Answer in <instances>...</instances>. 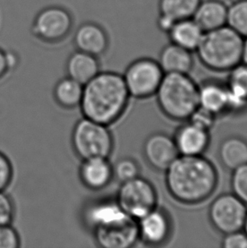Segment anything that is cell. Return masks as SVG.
<instances>
[{
  "label": "cell",
  "instance_id": "10",
  "mask_svg": "<svg viewBox=\"0 0 247 248\" xmlns=\"http://www.w3.org/2000/svg\"><path fill=\"white\" fill-rule=\"evenodd\" d=\"M94 240L103 248H130L139 241L137 219L127 215L117 221L93 230Z\"/></svg>",
  "mask_w": 247,
  "mask_h": 248
},
{
  "label": "cell",
  "instance_id": "8",
  "mask_svg": "<svg viewBox=\"0 0 247 248\" xmlns=\"http://www.w3.org/2000/svg\"><path fill=\"white\" fill-rule=\"evenodd\" d=\"M247 215V205L234 193H223L208 208L211 225L222 235L242 231Z\"/></svg>",
  "mask_w": 247,
  "mask_h": 248
},
{
  "label": "cell",
  "instance_id": "6",
  "mask_svg": "<svg viewBox=\"0 0 247 248\" xmlns=\"http://www.w3.org/2000/svg\"><path fill=\"white\" fill-rule=\"evenodd\" d=\"M115 200L127 215L137 220L157 207L156 188L140 176L121 183Z\"/></svg>",
  "mask_w": 247,
  "mask_h": 248
},
{
  "label": "cell",
  "instance_id": "29",
  "mask_svg": "<svg viewBox=\"0 0 247 248\" xmlns=\"http://www.w3.org/2000/svg\"><path fill=\"white\" fill-rule=\"evenodd\" d=\"M216 117V115L212 114L209 111L206 110L202 108L198 107L194 111L193 114L190 115L188 121L210 131L215 123Z\"/></svg>",
  "mask_w": 247,
  "mask_h": 248
},
{
  "label": "cell",
  "instance_id": "9",
  "mask_svg": "<svg viewBox=\"0 0 247 248\" xmlns=\"http://www.w3.org/2000/svg\"><path fill=\"white\" fill-rule=\"evenodd\" d=\"M73 19L70 12L62 7L49 6L37 14L31 31L38 39L56 43L63 40L72 29Z\"/></svg>",
  "mask_w": 247,
  "mask_h": 248
},
{
  "label": "cell",
  "instance_id": "23",
  "mask_svg": "<svg viewBox=\"0 0 247 248\" xmlns=\"http://www.w3.org/2000/svg\"><path fill=\"white\" fill-rule=\"evenodd\" d=\"M221 165L229 170H234L247 164V141L244 138L231 136L222 141L218 148Z\"/></svg>",
  "mask_w": 247,
  "mask_h": 248
},
{
  "label": "cell",
  "instance_id": "28",
  "mask_svg": "<svg viewBox=\"0 0 247 248\" xmlns=\"http://www.w3.org/2000/svg\"><path fill=\"white\" fill-rule=\"evenodd\" d=\"M231 186L232 193L247 205V164L232 170Z\"/></svg>",
  "mask_w": 247,
  "mask_h": 248
},
{
  "label": "cell",
  "instance_id": "2",
  "mask_svg": "<svg viewBox=\"0 0 247 248\" xmlns=\"http://www.w3.org/2000/svg\"><path fill=\"white\" fill-rule=\"evenodd\" d=\"M130 97L123 76L100 71L83 85L79 106L84 117L108 126L122 116Z\"/></svg>",
  "mask_w": 247,
  "mask_h": 248
},
{
  "label": "cell",
  "instance_id": "33",
  "mask_svg": "<svg viewBox=\"0 0 247 248\" xmlns=\"http://www.w3.org/2000/svg\"><path fill=\"white\" fill-rule=\"evenodd\" d=\"M13 177V167L10 159L0 152V191L6 189Z\"/></svg>",
  "mask_w": 247,
  "mask_h": 248
},
{
  "label": "cell",
  "instance_id": "27",
  "mask_svg": "<svg viewBox=\"0 0 247 248\" xmlns=\"http://www.w3.org/2000/svg\"><path fill=\"white\" fill-rule=\"evenodd\" d=\"M114 178L121 183L140 176V166L134 158H122L113 165Z\"/></svg>",
  "mask_w": 247,
  "mask_h": 248
},
{
  "label": "cell",
  "instance_id": "35",
  "mask_svg": "<svg viewBox=\"0 0 247 248\" xmlns=\"http://www.w3.org/2000/svg\"><path fill=\"white\" fill-rule=\"evenodd\" d=\"M8 71L7 68L6 59H5V52L0 48V78Z\"/></svg>",
  "mask_w": 247,
  "mask_h": 248
},
{
  "label": "cell",
  "instance_id": "17",
  "mask_svg": "<svg viewBox=\"0 0 247 248\" xmlns=\"http://www.w3.org/2000/svg\"><path fill=\"white\" fill-rule=\"evenodd\" d=\"M127 214L118 204L116 200H100L94 202L85 208L84 221L89 228L93 230L99 226L110 224L126 217Z\"/></svg>",
  "mask_w": 247,
  "mask_h": 248
},
{
  "label": "cell",
  "instance_id": "34",
  "mask_svg": "<svg viewBox=\"0 0 247 248\" xmlns=\"http://www.w3.org/2000/svg\"><path fill=\"white\" fill-rule=\"evenodd\" d=\"M5 59H6L8 71L16 67L17 64L19 63V59H18L17 54L14 53V52H11V51L5 52Z\"/></svg>",
  "mask_w": 247,
  "mask_h": 248
},
{
  "label": "cell",
  "instance_id": "14",
  "mask_svg": "<svg viewBox=\"0 0 247 248\" xmlns=\"http://www.w3.org/2000/svg\"><path fill=\"white\" fill-rule=\"evenodd\" d=\"M74 44L77 50L98 57L107 50L108 37L99 25L86 22L78 27L74 37Z\"/></svg>",
  "mask_w": 247,
  "mask_h": 248
},
{
  "label": "cell",
  "instance_id": "22",
  "mask_svg": "<svg viewBox=\"0 0 247 248\" xmlns=\"http://www.w3.org/2000/svg\"><path fill=\"white\" fill-rule=\"evenodd\" d=\"M68 77L85 85L100 72L97 57L77 50L70 55L66 63Z\"/></svg>",
  "mask_w": 247,
  "mask_h": 248
},
{
  "label": "cell",
  "instance_id": "20",
  "mask_svg": "<svg viewBox=\"0 0 247 248\" xmlns=\"http://www.w3.org/2000/svg\"><path fill=\"white\" fill-rule=\"evenodd\" d=\"M157 62L164 74H190L194 66L193 53L170 42L161 49Z\"/></svg>",
  "mask_w": 247,
  "mask_h": 248
},
{
  "label": "cell",
  "instance_id": "3",
  "mask_svg": "<svg viewBox=\"0 0 247 248\" xmlns=\"http://www.w3.org/2000/svg\"><path fill=\"white\" fill-rule=\"evenodd\" d=\"M243 37L228 26L204 32L196 50L205 67L216 72H229L242 62Z\"/></svg>",
  "mask_w": 247,
  "mask_h": 248
},
{
  "label": "cell",
  "instance_id": "12",
  "mask_svg": "<svg viewBox=\"0 0 247 248\" xmlns=\"http://www.w3.org/2000/svg\"><path fill=\"white\" fill-rule=\"evenodd\" d=\"M142 152L151 167L164 172L180 155L174 138L164 132H155L148 136L144 141Z\"/></svg>",
  "mask_w": 247,
  "mask_h": 248
},
{
  "label": "cell",
  "instance_id": "18",
  "mask_svg": "<svg viewBox=\"0 0 247 248\" xmlns=\"http://www.w3.org/2000/svg\"><path fill=\"white\" fill-rule=\"evenodd\" d=\"M198 104L216 116L228 112L229 97L225 84L214 80L202 82L198 87Z\"/></svg>",
  "mask_w": 247,
  "mask_h": 248
},
{
  "label": "cell",
  "instance_id": "11",
  "mask_svg": "<svg viewBox=\"0 0 247 248\" xmlns=\"http://www.w3.org/2000/svg\"><path fill=\"white\" fill-rule=\"evenodd\" d=\"M139 240L146 245L158 247L167 243L173 232L170 215L158 207L137 220Z\"/></svg>",
  "mask_w": 247,
  "mask_h": 248
},
{
  "label": "cell",
  "instance_id": "5",
  "mask_svg": "<svg viewBox=\"0 0 247 248\" xmlns=\"http://www.w3.org/2000/svg\"><path fill=\"white\" fill-rule=\"evenodd\" d=\"M71 141L76 154L82 160L108 158L114 148V139L108 125L85 117L75 125Z\"/></svg>",
  "mask_w": 247,
  "mask_h": 248
},
{
  "label": "cell",
  "instance_id": "37",
  "mask_svg": "<svg viewBox=\"0 0 247 248\" xmlns=\"http://www.w3.org/2000/svg\"><path fill=\"white\" fill-rule=\"evenodd\" d=\"M243 231L246 232V234L247 235V218H246V221H245L244 227H243Z\"/></svg>",
  "mask_w": 247,
  "mask_h": 248
},
{
  "label": "cell",
  "instance_id": "21",
  "mask_svg": "<svg viewBox=\"0 0 247 248\" xmlns=\"http://www.w3.org/2000/svg\"><path fill=\"white\" fill-rule=\"evenodd\" d=\"M166 35L172 44L194 53L202 39L204 31L193 18H188L177 20Z\"/></svg>",
  "mask_w": 247,
  "mask_h": 248
},
{
  "label": "cell",
  "instance_id": "15",
  "mask_svg": "<svg viewBox=\"0 0 247 248\" xmlns=\"http://www.w3.org/2000/svg\"><path fill=\"white\" fill-rule=\"evenodd\" d=\"M79 174L80 181L85 186L93 191L106 187L114 178L113 165L107 158H93L82 160Z\"/></svg>",
  "mask_w": 247,
  "mask_h": 248
},
{
  "label": "cell",
  "instance_id": "30",
  "mask_svg": "<svg viewBox=\"0 0 247 248\" xmlns=\"http://www.w3.org/2000/svg\"><path fill=\"white\" fill-rule=\"evenodd\" d=\"M20 245V236L10 224L0 225V248H18Z\"/></svg>",
  "mask_w": 247,
  "mask_h": 248
},
{
  "label": "cell",
  "instance_id": "4",
  "mask_svg": "<svg viewBox=\"0 0 247 248\" xmlns=\"http://www.w3.org/2000/svg\"><path fill=\"white\" fill-rule=\"evenodd\" d=\"M198 87L189 74H164L155 93L162 113L172 121H188L199 107Z\"/></svg>",
  "mask_w": 247,
  "mask_h": 248
},
{
  "label": "cell",
  "instance_id": "7",
  "mask_svg": "<svg viewBox=\"0 0 247 248\" xmlns=\"http://www.w3.org/2000/svg\"><path fill=\"white\" fill-rule=\"evenodd\" d=\"M164 76L157 61L140 58L127 67L123 78L130 97L144 99L155 95Z\"/></svg>",
  "mask_w": 247,
  "mask_h": 248
},
{
  "label": "cell",
  "instance_id": "32",
  "mask_svg": "<svg viewBox=\"0 0 247 248\" xmlns=\"http://www.w3.org/2000/svg\"><path fill=\"white\" fill-rule=\"evenodd\" d=\"M221 246L224 248H247V235L243 230L225 234Z\"/></svg>",
  "mask_w": 247,
  "mask_h": 248
},
{
  "label": "cell",
  "instance_id": "36",
  "mask_svg": "<svg viewBox=\"0 0 247 248\" xmlns=\"http://www.w3.org/2000/svg\"><path fill=\"white\" fill-rule=\"evenodd\" d=\"M242 62L247 64V37L243 39V47H242Z\"/></svg>",
  "mask_w": 247,
  "mask_h": 248
},
{
  "label": "cell",
  "instance_id": "25",
  "mask_svg": "<svg viewBox=\"0 0 247 248\" xmlns=\"http://www.w3.org/2000/svg\"><path fill=\"white\" fill-rule=\"evenodd\" d=\"M201 0H158V15L177 20L192 18Z\"/></svg>",
  "mask_w": 247,
  "mask_h": 248
},
{
  "label": "cell",
  "instance_id": "31",
  "mask_svg": "<svg viewBox=\"0 0 247 248\" xmlns=\"http://www.w3.org/2000/svg\"><path fill=\"white\" fill-rule=\"evenodd\" d=\"M15 215L13 202L8 195L0 191V225H10Z\"/></svg>",
  "mask_w": 247,
  "mask_h": 248
},
{
  "label": "cell",
  "instance_id": "24",
  "mask_svg": "<svg viewBox=\"0 0 247 248\" xmlns=\"http://www.w3.org/2000/svg\"><path fill=\"white\" fill-rule=\"evenodd\" d=\"M82 93L83 85L67 77L58 81L54 87V96L62 107L73 108L80 105Z\"/></svg>",
  "mask_w": 247,
  "mask_h": 248
},
{
  "label": "cell",
  "instance_id": "1",
  "mask_svg": "<svg viewBox=\"0 0 247 248\" xmlns=\"http://www.w3.org/2000/svg\"><path fill=\"white\" fill-rule=\"evenodd\" d=\"M164 172L169 193L182 204H200L217 189V169L202 155H179Z\"/></svg>",
  "mask_w": 247,
  "mask_h": 248
},
{
  "label": "cell",
  "instance_id": "19",
  "mask_svg": "<svg viewBox=\"0 0 247 248\" xmlns=\"http://www.w3.org/2000/svg\"><path fill=\"white\" fill-rule=\"evenodd\" d=\"M225 86L229 97L228 112L239 113L247 108V64L241 62L229 71Z\"/></svg>",
  "mask_w": 247,
  "mask_h": 248
},
{
  "label": "cell",
  "instance_id": "13",
  "mask_svg": "<svg viewBox=\"0 0 247 248\" xmlns=\"http://www.w3.org/2000/svg\"><path fill=\"white\" fill-rule=\"evenodd\" d=\"M174 141L180 155H202L210 143L209 131L187 121L178 128Z\"/></svg>",
  "mask_w": 247,
  "mask_h": 248
},
{
  "label": "cell",
  "instance_id": "26",
  "mask_svg": "<svg viewBox=\"0 0 247 248\" xmlns=\"http://www.w3.org/2000/svg\"><path fill=\"white\" fill-rule=\"evenodd\" d=\"M227 26L243 38L247 37V0H234L228 4Z\"/></svg>",
  "mask_w": 247,
  "mask_h": 248
},
{
  "label": "cell",
  "instance_id": "16",
  "mask_svg": "<svg viewBox=\"0 0 247 248\" xmlns=\"http://www.w3.org/2000/svg\"><path fill=\"white\" fill-rule=\"evenodd\" d=\"M228 4L224 0H201L193 20L204 32L227 26Z\"/></svg>",
  "mask_w": 247,
  "mask_h": 248
}]
</instances>
